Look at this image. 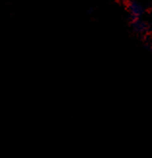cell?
<instances>
[{"mask_svg":"<svg viewBox=\"0 0 152 158\" xmlns=\"http://www.w3.org/2000/svg\"><path fill=\"white\" fill-rule=\"evenodd\" d=\"M133 7H132V11H133V14H136V15H140L141 14V12H142V10H141V8L138 5H136V4H134V5H132Z\"/></svg>","mask_w":152,"mask_h":158,"instance_id":"6da1fadb","label":"cell"}]
</instances>
